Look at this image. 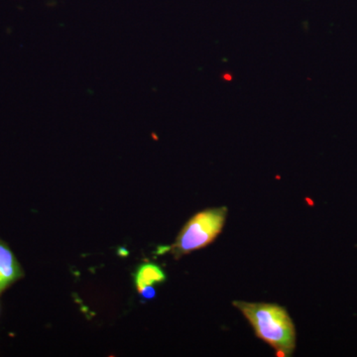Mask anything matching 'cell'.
Here are the masks:
<instances>
[{
    "mask_svg": "<svg viewBox=\"0 0 357 357\" xmlns=\"http://www.w3.org/2000/svg\"><path fill=\"white\" fill-rule=\"evenodd\" d=\"M252 326L255 335L270 347L276 356L290 357L296 349V328L285 307L270 303H232Z\"/></svg>",
    "mask_w": 357,
    "mask_h": 357,
    "instance_id": "6da1fadb",
    "label": "cell"
},
{
    "mask_svg": "<svg viewBox=\"0 0 357 357\" xmlns=\"http://www.w3.org/2000/svg\"><path fill=\"white\" fill-rule=\"evenodd\" d=\"M227 213V206L206 208L197 213L178 232L175 243L168 248L169 252L178 259L210 245L222 231Z\"/></svg>",
    "mask_w": 357,
    "mask_h": 357,
    "instance_id": "7a4b0ae2",
    "label": "cell"
},
{
    "mask_svg": "<svg viewBox=\"0 0 357 357\" xmlns=\"http://www.w3.org/2000/svg\"><path fill=\"white\" fill-rule=\"evenodd\" d=\"M23 276L24 272L13 250L0 239V294Z\"/></svg>",
    "mask_w": 357,
    "mask_h": 357,
    "instance_id": "3957f363",
    "label": "cell"
},
{
    "mask_svg": "<svg viewBox=\"0 0 357 357\" xmlns=\"http://www.w3.org/2000/svg\"><path fill=\"white\" fill-rule=\"evenodd\" d=\"M133 279L136 290L139 292L147 286H155L164 283L167 280V275L160 265L153 262H146L142 263L136 268Z\"/></svg>",
    "mask_w": 357,
    "mask_h": 357,
    "instance_id": "277c9868",
    "label": "cell"
},
{
    "mask_svg": "<svg viewBox=\"0 0 357 357\" xmlns=\"http://www.w3.org/2000/svg\"><path fill=\"white\" fill-rule=\"evenodd\" d=\"M138 293L145 300L154 299L155 296H156V290H155L154 286H147V287L143 288Z\"/></svg>",
    "mask_w": 357,
    "mask_h": 357,
    "instance_id": "5b68a950",
    "label": "cell"
}]
</instances>
